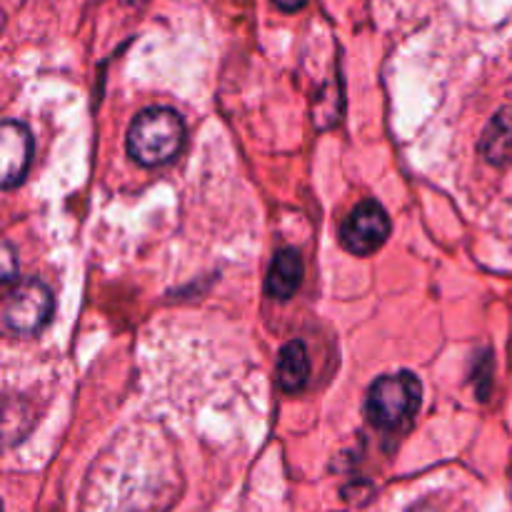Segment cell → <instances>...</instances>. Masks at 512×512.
Here are the masks:
<instances>
[{
  "mask_svg": "<svg viewBox=\"0 0 512 512\" xmlns=\"http://www.w3.org/2000/svg\"><path fill=\"white\" fill-rule=\"evenodd\" d=\"M185 143V123L173 108H145L135 115L125 135L128 155L143 168H160L175 160Z\"/></svg>",
  "mask_w": 512,
  "mask_h": 512,
  "instance_id": "cell-1",
  "label": "cell"
},
{
  "mask_svg": "<svg viewBox=\"0 0 512 512\" xmlns=\"http://www.w3.org/2000/svg\"><path fill=\"white\" fill-rule=\"evenodd\" d=\"M478 150L493 165L512 163V108H503L495 113L485 133L480 135Z\"/></svg>",
  "mask_w": 512,
  "mask_h": 512,
  "instance_id": "cell-8",
  "label": "cell"
},
{
  "mask_svg": "<svg viewBox=\"0 0 512 512\" xmlns=\"http://www.w3.org/2000/svg\"><path fill=\"white\" fill-rule=\"evenodd\" d=\"M413 512H435V510H428V508H415Z\"/></svg>",
  "mask_w": 512,
  "mask_h": 512,
  "instance_id": "cell-12",
  "label": "cell"
},
{
  "mask_svg": "<svg viewBox=\"0 0 512 512\" xmlns=\"http://www.w3.org/2000/svg\"><path fill=\"white\" fill-rule=\"evenodd\" d=\"M420 400H423V385L418 375L410 370L383 375L375 380L365 398V413L375 428L398 430L403 428L413 415L418 413Z\"/></svg>",
  "mask_w": 512,
  "mask_h": 512,
  "instance_id": "cell-2",
  "label": "cell"
},
{
  "mask_svg": "<svg viewBox=\"0 0 512 512\" xmlns=\"http://www.w3.org/2000/svg\"><path fill=\"white\" fill-rule=\"evenodd\" d=\"M125 3H130V5H140V3H143V0H125Z\"/></svg>",
  "mask_w": 512,
  "mask_h": 512,
  "instance_id": "cell-11",
  "label": "cell"
},
{
  "mask_svg": "<svg viewBox=\"0 0 512 512\" xmlns=\"http://www.w3.org/2000/svg\"><path fill=\"white\" fill-rule=\"evenodd\" d=\"M390 230L393 223L383 205L365 198L340 223V245L353 255H373L390 238Z\"/></svg>",
  "mask_w": 512,
  "mask_h": 512,
  "instance_id": "cell-4",
  "label": "cell"
},
{
  "mask_svg": "<svg viewBox=\"0 0 512 512\" xmlns=\"http://www.w3.org/2000/svg\"><path fill=\"white\" fill-rule=\"evenodd\" d=\"M53 310V290L43 280H18L3 300V323L18 335H35L50 323Z\"/></svg>",
  "mask_w": 512,
  "mask_h": 512,
  "instance_id": "cell-3",
  "label": "cell"
},
{
  "mask_svg": "<svg viewBox=\"0 0 512 512\" xmlns=\"http://www.w3.org/2000/svg\"><path fill=\"white\" fill-rule=\"evenodd\" d=\"M30 160H33V135L28 125L5 120L0 128V183L5 190L23 183Z\"/></svg>",
  "mask_w": 512,
  "mask_h": 512,
  "instance_id": "cell-5",
  "label": "cell"
},
{
  "mask_svg": "<svg viewBox=\"0 0 512 512\" xmlns=\"http://www.w3.org/2000/svg\"><path fill=\"white\" fill-rule=\"evenodd\" d=\"M310 380V358L303 340H290L278 353V385L285 393H300Z\"/></svg>",
  "mask_w": 512,
  "mask_h": 512,
  "instance_id": "cell-7",
  "label": "cell"
},
{
  "mask_svg": "<svg viewBox=\"0 0 512 512\" xmlns=\"http://www.w3.org/2000/svg\"><path fill=\"white\" fill-rule=\"evenodd\" d=\"M13 263H15V258H13V248H10L8 243L3 245V283H10V280H13Z\"/></svg>",
  "mask_w": 512,
  "mask_h": 512,
  "instance_id": "cell-9",
  "label": "cell"
},
{
  "mask_svg": "<svg viewBox=\"0 0 512 512\" xmlns=\"http://www.w3.org/2000/svg\"><path fill=\"white\" fill-rule=\"evenodd\" d=\"M303 283V255L295 248H283L275 253L265 275V295L273 300H290Z\"/></svg>",
  "mask_w": 512,
  "mask_h": 512,
  "instance_id": "cell-6",
  "label": "cell"
},
{
  "mask_svg": "<svg viewBox=\"0 0 512 512\" xmlns=\"http://www.w3.org/2000/svg\"><path fill=\"white\" fill-rule=\"evenodd\" d=\"M273 3L278 5V8L283 10V13H295V10L303 8V5L308 3V0H273Z\"/></svg>",
  "mask_w": 512,
  "mask_h": 512,
  "instance_id": "cell-10",
  "label": "cell"
}]
</instances>
